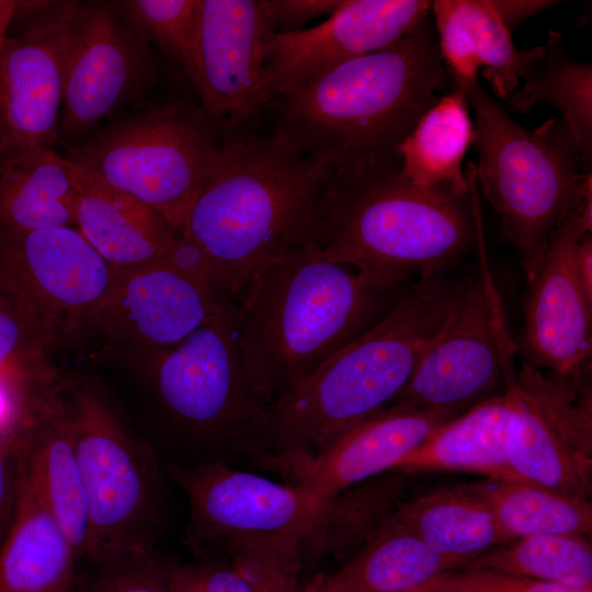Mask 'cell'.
I'll return each instance as SVG.
<instances>
[{
	"label": "cell",
	"instance_id": "obj_1",
	"mask_svg": "<svg viewBox=\"0 0 592 592\" xmlns=\"http://www.w3.org/2000/svg\"><path fill=\"white\" fill-rule=\"evenodd\" d=\"M457 283L447 272L413 280L378 322L270 405L252 464L293 483L343 432L390 406L443 325Z\"/></svg>",
	"mask_w": 592,
	"mask_h": 592
},
{
	"label": "cell",
	"instance_id": "obj_2",
	"mask_svg": "<svg viewBox=\"0 0 592 592\" xmlns=\"http://www.w3.org/2000/svg\"><path fill=\"white\" fill-rule=\"evenodd\" d=\"M468 190L420 186L402 171L398 152L332 168L322 202L320 249L384 289L447 272L477 241L481 220L475 166Z\"/></svg>",
	"mask_w": 592,
	"mask_h": 592
},
{
	"label": "cell",
	"instance_id": "obj_3",
	"mask_svg": "<svg viewBox=\"0 0 592 592\" xmlns=\"http://www.w3.org/2000/svg\"><path fill=\"white\" fill-rule=\"evenodd\" d=\"M331 167L269 130H225L217 166L181 235L236 300L253 272L287 251L319 246Z\"/></svg>",
	"mask_w": 592,
	"mask_h": 592
},
{
	"label": "cell",
	"instance_id": "obj_4",
	"mask_svg": "<svg viewBox=\"0 0 592 592\" xmlns=\"http://www.w3.org/2000/svg\"><path fill=\"white\" fill-rule=\"evenodd\" d=\"M403 288L368 283L326 258L319 246L265 261L235 300L236 338L249 377L272 405L378 322Z\"/></svg>",
	"mask_w": 592,
	"mask_h": 592
},
{
	"label": "cell",
	"instance_id": "obj_5",
	"mask_svg": "<svg viewBox=\"0 0 592 592\" xmlns=\"http://www.w3.org/2000/svg\"><path fill=\"white\" fill-rule=\"evenodd\" d=\"M448 77L426 20L390 46L272 98L269 130L331 169L396 152Z\"/></svg>",
	"mask_w": 592,
	"mask_h": 592
},
{
	"label": "cell",
	"instance_id": "obj_6",
	"mask_svg": "<svg viewBox=\"0 0 592 592\" xmlns=\"http://www.w3.org/2000/svg\"><path fill=\"white\" fill-rule=\"evenodd\" d=\"M475 114L477 186L500 218L528 277L561 221L592 190L577 144L562 119L535 129L516 123L476 82L465 91Z\"/></svg>",
	"mask_w": 592,
	"mask_h": 592
},
{
	"label": "cell",
	"instance_id": "obj_7",
	"mask_svg": "<svg viewBox=\"0 0 592 592\" xmlns=\"http://www.w3.org/2000/svg\"><path fill=\"white\" fill-rule=\"evenodd\" d=\"M61 387L87 503L86 559L102 566L157 551L166 523V471L98 385L62 378Z\"/></svg>",
	"mask_w": 592,
	"mask_h": 592
},
{
	"label": "cell",
	"instance_id": "obj_8",
	"mask_svg": "<svg viewBox=\"0 0 592 592\" xmlns=\"http://www.w3.org/2000/svg\"><path fill=\"white\" fill-rule=\"evenodd\" d=\"M223 126L174 101L115 118L65 158L160 214L180 234L220 155Z\"/></svg>",
	"mask_w": 592,
	"mask_h": 592
},
{
	"label": "cell",
	"instance_id": "obj_9",
	"mask_svg": "<svg viewBox=\"0 0 592 592\" xmlns=\"http://www.w3.org/2000/svg\"><path fill=\"white\" fill-rule=\"evenodd\" d=\"M477 269L458 280L447 316L425 348L409 383L390 406L457 417L505 390L517 372L500 293L482 252Z\"/></svg>",
	"mask_w": 592,
	"mask_h": 592
},
{
	"label": "cell",
	"instance_id": "obj_10",
	"mask_svg": "<svg viewBox=\"0 0 592 592\" xmlns=\"http://www.w3.org/2000/svg\"><path fill=\"white\" fill-rule=\"evenodd\" d=\"M116 274L76 227L0 231V297L45 355L86 338Z\"/></svg>",
	"mask_w": 592,
	"mask_h": 592
},
{
	"label": "cell",
	"instance_id": "obj_11",
	"mask_svg": "<svg viewBox=\"0 0 592 592\" xmlns=\"http://www.w3.org/2000/svg\"><path fill=\"white\" fill-rule=\"evenodd\" d=\"M155 390L181 424L250 459L269 402L249 377L235 331V301L148 360Z\"/></svg>",
	"mask_w": 592,
	"mask_h": 592
},
{
	"label": "cell",
	"instance_id": "obj_12",
	"mask_svg": "<svg viewBox=\"0 0 592 592\" xmlns=\"http://www.w3.org/2000/svg\"><path fill=\"white\" fill-rule=\"evenodd\" d=\"M58 143L77 147L152 90V46L121 15L115 1L79 2L67 30Z\"/></svg>",
	"mask_w": 592,
	"mask_h": 592
},
{
	"label": "cell",
	"instance_id": "obj_13",
	"mask_svg": "<svg viewBox=\"0 0 592 592\" xmlns=\"http://www.w3.org/2000/svg\"><path fill=\"white\" fill-rule=\"evenodd\" d=\"M505 391L506 454L515 479L590 500L591 376L560 377L522 364Z\"/></svg>",
	"mask_w": 592,
	"mask_h": 592
},
{
	"label": "cell",
	"instance_id": "obj_14",
	"mask_svg": "<svg viewBox=\"0 0 592 592\" xmlns=\"http://www.w3.org/2000/svg\"><path fill=\"white\" fill-rule=\"evenodd\" d=\"M592 231V190L572 207L526 277L523 322L514 339L522 364L560 377L591 376L592 298L576 271L578 240Z\"/></svg>",
	"mask_w": 592,
	"mask_h": 592
},
{
	"label": "cell",
	"instance_id": "obj_15",
	"mask_svg": "<svg viewBox=\"0 0 592 592\" xmlns=\"http://www.w3.org/2000/svg\"><path fill=\"white\" fill-rule=\"evenodd\" d=\"M164 471L186 496L183 544L195 558L214 556L241 536L275 534L299 542L318 513L299 486L235 469L223 460L169 465Z\"/></svg>",
	"mask_w": 592,
	"mask_h": 592
},
{
	"label": "cell",
	"instance_id": "obj_16",
	"mask_svg": "<svg viewBox=\"0 0 592 592\" xmlns=\"http://www.w3.org/2000/svg\"><path fill=\"white\" fill-rule=\"evenodd\" d=\"M171 250L155 262L117 270L86 338L130 346L148 361L235 301L207 275L178 262Z\"/></svg>",
	"mask_w": 592,
	"mask_h": 592
},
{
	"label": "cell",
	"instance_id": "obj_17",
	"mask_svg": "<svg viewBox=\"0 0 592 592\" xmlns=\"http://www.w3.org/2000/svg\"><path fill=\"white\" fill-rule=\"evenodd\" d=\"M80 1H32L24 31L0 56V169L58 143L65 48Z\"/></svg>",
	"mask_w": 592,
	"mask_h": 592
},
{
	"label": "cell",
	"instance_id": "obj_18",
	"mask_svg": "<svg viewBox=\"0 0 592 592\" xmlns=\"http://www.w3.org/2000/svg\"><path fill=\"white\" fill-rule=\"evenodd\" d=\"M262 0H200L192 82L201 107L224 130L264 112L266 43L272 33Z\"/></svg>",
	"mask_w": 592,
	"mask_h": 592
},
{
	"label": "cell",
	"instance_id": "obj_19",
	"mask_svg": "<svg viewBox=\"0 0 592 592\" xmlns=\"http://www.w3.org/2000/svg\"><path fill=\"white\" fill-rule=\"evenodd\" d=\"M428 0H341L311 27L272 32L264 89L269 101L346 60L384 49L429 20Z\"/></svg>",
	"mask_w": 592,
	"mask_h": 592
},
{
	"label": "cell",
	"instance_id": "obj_20",
	"mask_svg": "<svg viewBox=\"0 0 592 592\" xmlns=\"http://www.w3.org/2000/svg\"><path fill=\"white\" fill-rule=\"evenodd\" d=\"M444 411L388 406L337 437L295 478L319 510L348 487L395 468L431 433L454 419Z\"/></svg>",
	"mask_w": 592,
	"mask_h": 592
},
{
	"label": "cell",
	"instance_id": "obj_21",
	"mask_svg": "<svg viewBox=\"0 0 592 592\" xmlns=\"http://www.w3.org/2000/svg\"><path fill=\"white\" fill-rule=\"evenodd\" d=\"M23 473L79 558L87 557L88 512L61 379L57 378L22 430Z\"/></svg>",
	"mask_w": 592,
	"mask_h": 592
},
{
	"label": "cell",
	"instance_id": "obj_22",
	"mask_svg": "<svg viewBox=\"0 0 592 592\" xmlns=\"http://www.w3.org/2000/svg\"><path fill=\"white\" fill-rule=\"evenodd\" d=\"M73 175L77 228L116 270L160 260L180 240L182 235L146 204L76 166Z\"/></svg>",
	"mask_w": 592,
	"mask_h": 592
},
{
	"label": "cell",
	"instance_id": "obj_23",
	"mask_svg": "<svg viewBox=\"0 0 592 592\" xmlns=\"http://www.w3.org/2000/svg\"><path fill=\"white\" fill-rule=\"evenodd\" d=\"M413 473L395 467L332 497L298 543L303 565L345 561L369 543L407 499Z\"/></svg>",
	"mask_w": 592,
	"mask_h": 592
},
{
	"label": "cell",
	"instance_id": "obj_24",
	"mask_svg": "<svg viewBox=\"0 0 592 592\" xmlns=\"http://www.w3.org/2000/svg\"><path fill=\"white\" fill-rule=\"evenodd\" d=\"M394 517L429 549L459 568L509 542L489 505L467 483L407 498Z\"/></svg>",
	"mask_w": 592,
	"mask_h": 592
},
{
	"label": "cell",
	"instance_id": "obj_25",
	"mask_svg": "<svg viewBox=\"0 0 592 592\" xmlns=\"http://www.w3.org/2000/svg\"><path fill=\"white\" fill-rule=\"evenodd\" d=\"M75 548L22 474L16 517L0 550V592H71Z\"/></svg>",
	"mask_w": 592,
	"mask_h": 592
},
{
	"label": "cell",
	"instance_id": "obj_26",
	"mask_svg": "<svg viewBox=\"0 0 592 592\" xmlns=\"http://www.w3.org/2000/svg\"><path fill=\"white\" fill-rule=\"evenodd\" d=\"M509 418L510 401L504 390L442 424L396 467L412 473L465 471L516 480L506 454Z\"/></svg>",
	"mask_w": 592,
	"mask_h": 592
},
{
	"label": "cell",
	"instance_id": "obj_27",
	"mask_svg": "<svg viewBox=\"0 0 592 592\" xmlns=\"http://www.w3.org/2000/svg\"><path fill=\"white\" fill-rule=\"evenodd\" d=\"M459 569L421 543L395 517L331 573H319L304 592H412L436 576Z\"/></svg>",
	"mask_w": 592,
	"mask_h": 592
},
{
	"label": "cell",
	"instance_id": "obj_28",
	"mask_svg": "<svg viewBox=\"0 0 592 592\" xmlns=\"http://www.w3.org/2000/svg\"><path fill=\"white\" fill-rule=\"evenodd\" d=\"M77 228L73 166L54 149L18 158L0 169V231Z\"/></svg>",
	"mask_w": 592,
	"mask_h": 592
},
{
	"label": "cell",
	"instance_id": "obj_29",
	"mask_svg": "<svg viewBox=\"0 0 592 592\" xmlns=\"http://www.w3.org/2000/svg\"><path fill=\"white\" fill-rule=\"evenodd\" d=\"M474 138L468 99L455 88L439 96L397 148L402 171L420 186L452 184L468 190L463 161Z\"/></svg>",
	"mask_w": 592,
	"mask_h": 592
},
{
	"label": "cell",
	"instance_id": "obj_30",
	"mask_svg": "<svg viewBox=\"0 0 592 592\" xmlns=\"http://www.w3.org/2000/svg\"><path fill=\"white\" fill-rule=\"evenodd\" d=\"M504 103L520 114L539 103L557 109L577 144L585 170L591 171L592 66L566 54L560 33L548 31L544 56Z\"/></svg>",
	"mask_w": 592,
	"mask_h": 592
},
{
	"label": "cell",
	"instance_id": "obj_31",
	"mask_svg": "<svg viewBox=\"0 0 592 592\" xmlns=\"http://www.w3.org/2000/svg\"><path fill=\"white\" fill-rule=\"evenodd\" d=\"M467 486L489 505L509 542L544 534H591V500L521 480L486 478Z\"/></svg>",
	"mask_w": 592,
	"mask_h": 592
},
{
	"label": "cell",
	"instance_id": "obj_32",
	"mask_svg": "<svg viewBox=\"0 0 592 592\" xmlns=\"http://www.w3.org/2000/svg\"><path fill=\"white\" fill-rule=\"evenodd\" d=\"M464 568L488 569L574 589H592V544L587 536L544 534L502 544Z\"/></svg>",
	"mask_w": 592,
	"mask_h": 592
},
{
	"label": "cell",
	"instance_id": "obj_33",
	"mask_svg": "<svg viewBox=\"0 0 592 592\" xmlns=\"http://www.w3.org/2000/svg\"><path fill=\"white\" fill-rule=\"evenodd\" d=\"M470 49L496 96L504 100L525 80L545 53V46L517 48L512 32L490 0H454Z\"/></svg>",
	"mask_w": 592,
	"mask_h": 592
},
{
	"label": "cell",
	"instance_id": "obj_34",
	"mask_svg": "<svg viewBox=\"0 0 592 592\" xmlns=\"http://www.w3.org/2000/svg\"><path fill=\"white\" fill-rule=\"evenodd\" d=\"M200 0H122L118 12L143 38L193 75Z\"/></svg>",
	"mask_w": 592,
	"mask_h": 592
},
{
	"label": "cell",
	"instance_id": "obj_35",
	"mask_svg": "<svg viewBox=\"0 0 592 592\" xmlns=\"http://www.w3.org/2000/svg\"><path fill=\"white\" fill-rule=\"evenodd\" d=\"M25 323L0 297V386L22 405L36 399L55 378L44 365Z\"/></svg>",
	"mask_w": 592,
	"mask_h": 592
},
{
	"label": "cell",
	"instance_id": "obj_36",
	"mask_svg": "<svg viewBox=\"0 0 592 592\" xmlns=\"http://www.w3.org/2000/svg\"><path fill=\"white\" fill-rule=\"evenodd\" d=\"M231 562L249 578L253 592H304L298 545L291 538L265 535L248 539L235 550Z\"/></svg>",
	"mask_w": 592,
	"mask_h": 592
},
{
	"label": "cell",
	"instance_id": "obj_37",
	"mask_svg": "<svg viewBox=\"0 0 592 592\" xmlns=\"http://www.w3.org/2000/svg\"><path fill=\"white\" fill-rule=\"evenodd\" d=\"M412 592H592L488 569L445 571Z\"/></svg>",
	"mask_w": 592,
	"mask_h": 592
},
{
	"label": "cell",
	"instance_id": "obj_38",
	"mask_svg": "<svg viewBox=\"0 0 592 592\" xmlns=\"http://www.w3.org/2000/svg\"><path fill=\"white\" fill-rule=\"evenodd\" d=\"M169 565L155 551L95 566L98 572L86 592H170Z\"/></svg>",
	"mask_w": 592,
	"mask_h": 592
},
{
	"label": "cell",
	"instance_id": "obj_39",
	"mask_svg": "<svg viewBox=\"0 0 592 592\" xmlns=\"http://www.w3.org/2000/svg\"><path fill=\"white\" fill-rule=\"evenodd\" d=\"M170 592H253L249 578L220 556L169 565Z\"/></svg>",
	"mask_w": 592,
	"mask_h": 592
},
{
	"label": "cell",
	"instance_id": "obj_40",
	"mask_svg": "<svg viewBox=\"0 0 592 592\" xmlns=\"http://www.w3.org/2000/svg\"><path fill=\"white\" fill-rule=\"evenodd\" d=\"M25 417L0 425V550L14 524L23 474L22 430Z\"/></svg>",
	"mask_w": 592,
	"mask_h": 592
},
{
	"label": "cell",
	"instance_id": "obj_41",
	"mask_svg": "<svg viewBox=\"0 0 592 592\" xmlns=\"http://www.w3.org/2000/svg\"><path fill=\"white\" fill-rule=\"evenodd\" d=\"M273 32L301 30L306 23L330 15L341 0H262Z\"/></svg>",
	"mask_w": 592,
	"mask_h": 592
},
{
	"label": "cell",
	"instance_id": "obj_42",
	"mask_svg": "<svg viewBox=\"0 0 592 592\" xmlns=\"http://www.w3.org/2000/svg\"><path fill=\"white\" fill-rule=\"evenodd\" d=\"M490 2L511 32L528 18L559 3L547 0H490Z\"/></svg>",
	"mask_w": 592,
	"mask_h": 592
},
{
	"label": "cell",
	"instance_id": "obj_43",
	"mask_svg": "<svg viewBox=\"0 0 592 592\" xmlns=\"http://www.w3.org/2000/svg\"><path fill=\"white\" fill-rule=\"evenodd\" d=\"M574 265L578 278L592 298V235H583L577 242L574 250Z\"/></svg>",
	"mask_w": 592,
	"mask_h": 592
},
{
	"label": "cell",
	"instance_id": "obj_44",
	"mask_svg": "<svg viewBox=\"0 0 592 592\" xmlns=\"http://www.w3.org/2000/svg\"><path fill=\"white\" fill-rule=\"evenodd\" d=\"M19 1L0 0V56L9 37L8 30L13 21Z\"/></svg>",
	"mask_w": 592,
	"mask_h": 592
}]
</instances>
